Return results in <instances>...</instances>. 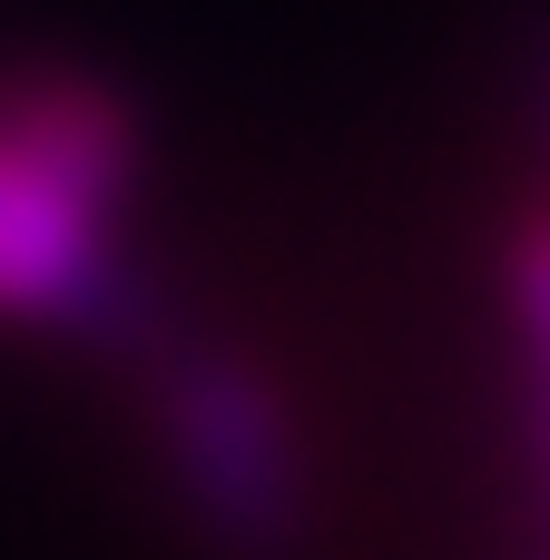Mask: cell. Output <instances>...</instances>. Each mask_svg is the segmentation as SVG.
Returning a JSON list of instances; mask_svg holds the SVG:
<instances>
[{"mask_svg":"<svg viewBox=\"0 0 550 560\" xmlns=\"http://www.w3.org/2000/svg\"><path fill=\"white\" fill-rule=\"evenodd\" d=\"M138 118L89 69L0 79V325L108 335L148 325L138 295Z\"/></svg>","mask_w":550,"mask_h":560,"instance_id":"6da1fadb","label":"cell"},{"mask_svg":"<svg viewBox=\"0 0 550 560\" xmlns=\"http://www.w3.org/2000/svg\"><path fill=\"white\" fill-rule=\"evenodd\" d=\"M128 345H138L148 453L187 532L217 541L226 560H295L315 532V443L285 374L226 335H187L157 315Z\"/></svg>","mask_w":550,"mask_h":560,"instance_id":"7a4b0ae2","label":"cell"},{"mask_svg":"<svg viewBox=\"0 0 550 560\" xmlns=\"http://www.w3.org/2000/svg\"><path fill=\"white\" fill-rule=\"evenodd\" d=\"M531 118H541V197L531 207H550V59H541V89H531Z\"/></svg>","mask_w":550,"mask_h":560,"instance_id":"3957f363","label":"cell"}]
</instances>
